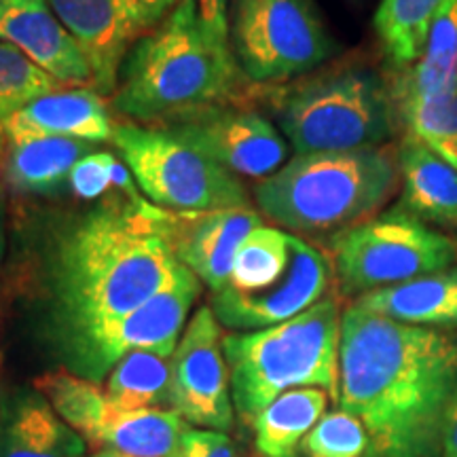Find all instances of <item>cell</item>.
I'll list each match as a JSON object with an SVG mask.
<instances>
[{
  "mask_svg": "<svg viewBox=\"0 0 457 457\" xmlns=\"http://www.w3.org/2000/svg\"><path fill=\"white\" fill-rule=\"evenodd\" d=\"M457 392V335L367 312L341 313L337 403L362 421L370 457H438Z\"/></svg>",
  "mask_w": 457,
  "mask_h": 457,
  "instance_id": "cell-1",
  "label": "cell"
},
{
  "mask_svg": "<svg viewBox=\"0 0 457 457\" xmlns=\"http://www.w3.org/2000/svg\"><path fill=\"white\" fill-rule=\"evenodd\" d=\"M187 267L155 222V205H100L51 244L47 328L60 356L163 293Z\"/></svg>",
  "mask_w": 457,
  "mask_h": 457,
  "instance_id": "cell-2",
  "label": "cell"
},
{
  "mask_svg": "<svg viewBox=\"0 0 457 457\" xmlns=\"http://www.w3.org/2000/svg\"><path fill=\"white\" fill-rule=\"evenodd\" d=\"M231 45L199 24L195 0H179L163 24L131 45L114 89V111L136 123H170L219 106L242 77Z\"/></svg>",
  "mask_w": 457,
  "mask_h": 457,
  "instance_id": "cell-3",
  "label": "cell"
},
{
  "mask_svg": "<svg viewBox=\"0 0 457 457\" xmlns=\"http://www.w3.org/2000/svg\"><path fill=\"white\" fill-rule=\"evenodd\" d=\"M400 182L392 146L295 155L270 179L259 180L261 214L293 236H339L373 219Z\"/></svg>",
  "mask_w": 457,
  "mask_h": 457,
  "instance_id": "cell-4",
  "label": "cell"
},
{
  "mask_svg": "<svg viewBox=\"0 0 457 457\" xmlns=\"http://www.w3.org/2000/svg\"><path fill=\"white\" fill-rule=\"evenodd\" d=\"M270 100L296 155L387 146L403 128L394 81L362 62L305 74Z\"/></svg>",
  "mask_w": 457,
  "mask_h": 457,
  "instance_id": "cell-5",
  "label": "cell"
},
{
  "mask_svg": "<svg viewBox=\"0 0 457 457\" xmlns=\"http://www.w3.org/2000/svg\"><path fill=\"white\" fill-rule=\"evenodd\" d=\"M339 339L341 310L335 296H324L276 327L222 337L239 420L253 426L262 409L296 387H320L337 400Z\"/></svg>",
  "mask_w": 457,
  "mask_h": 457,
  "instance_id": "cell-6",
  "label": "cell"
},
{
  "mask_svg": "<svg viewBox=\"0 0 457 457\" xmlns=\"http://www.w3.org/2000/svg\"><path fill=\"white\" fill-rule=\"evenodd\" d=\"M330 253L341 293L358 299L457 265V237L394 205L330 237Z\"/></svg>",
  "mask_w": 457,
  "mask_h": 457,
  "instance_id": "cell-7",
  "label": "cell"
},
{
  "mask_svg": "<svg viewBox=\"0 0 457 457\" xmlns=\"http://www.w3.org/2000/svg\"><path fill=\"white\" fill-rule=\"evenodd\" d=\"M111 140L155 208L188 214L250 205L239 176L165 128L119 123Z\"/></svg>",
  "mask_w": 457,
  "mask_h": 457,
  "instance_id": "cell-8",
  "label": "cell"
},
{
  "mask_svg": "<svg viewBox=\"0 0 457 457\" xmlns=\"http://www.w3.org/2000/svg\"><path fill=\"white\" fill-rule=\"evenodd\" d=\"M231 47L254 83H290L339 51L316 0H236Z\"/></svg>",
  "mask_w": 457,
  "mask_h": 457,
  "instance_id": "cell-9",
  "label": "cell"
},
{
  "mask_svg": "<svg viewBox=\"0 0 457 457\" xmlns=\"http://www.w3.org/2000/svg\"><path fill=\"white\" fill-rule=\"evenodd\" d=\"M199 290L202 282L185 270L163 293L153 296L112 327H106L68 350L62 356L66 369L83 379L100 384L129 352L153 350L171 356Z\"/></svg>",
  "mask_w": 457,
  "mask_h": 457,
  "instance_id": "cell-10",
  "label": "cell"
},
{
  "mask_svg": "<svg viewBox=\"0 0 457 457\" xmlns=\"http://www.w3.org/2000/svg\"><path fill=\"white\" fill-rule=\"evenodd\" d=\"M222 337V327L210 305L199 307L171 353L170 409L193 428L228 432L236 409Z\"/></svg>",
  "mask_w": 457,
  "mask_h": 457,
  "instance_id": "cell-11",
  "label": "cell"
},
{
  "mask_svg": "<svg viewBox=\"0 0 457 457\" xmlns=\"http://www.w3.org/2000/svg\"><path fill=\"white\" fill-rule=\"evenodd\" d=\"M165 129L191 142L236 176L265 180L288 157V140L270 119L248 108L208 106L165 123Z\"/></svg>",
  "mask_w": 457,
  "mask_h": 457,
  "instance_id": "cell-12",
  "label": "cell"
},
{
  "mask_svg": "<svg viewBox=\"0 0 457 457\" xmlns=\"http://www.w3.org/2000/svg\"><path fill=\"white\" fill-rule=\"evenodd\" d=\"M333 262L322 250L299 236H293V256L288 270L278 282L256 293H236L222 288L212 295V305L220 327L231 333H250L293 320L327 296Z\"/></svg>",
  "mask_w": 457,
  "mask_h": 457,
  "instance_id": "cell-13",
  "label": "cell"
},
{
  "mask_svg": "<svg viewBox=\"0 0 457 457\" xmlns=\"http://www.w3.org/2000/svg\"><path fill=\"white\" fill-rule=\"evenodd\" d=\"M155 222L176 259L214 295L227 286L239 245L262 219L250 205L188 214L155 208Z\"/></svg>",
  "mask_w": 457,
  "mask_h": 457,
  "instance_id": "cell-14",
  "label": "cell"
},
{
  "mask_svg": "<svg viewBox=\"0 0 457 457\" xmlns=\"http://www.w3.org/2000/svg\"><path fill=\"white\" fill-rule=\"evenodd\" d=\"M87 57L94 89L106 96L117 89L129 45L142 32L136 0H47Z\"/></svg>",
  "mask_w": 457,
  "mask_h": 457,
  "instance_id": "cell-15",
  "label": "cell"
},
{
  "mask_svg": "<svg viewBox=\"0 0 457 457\" xmlns=\"http://www.w3.org/2000/svg\"><path fill=\"white\" fill-rule=\"evenodd\" d=\"M0 41L26 54L62 87H94L87 57L47 0H0Z\"/></svg>",
  "mask_w": 457,
  "mask_h": 457,
  "instance_id": "cell-16",
  "label": "cell"
},
{
  "mask_svg": "<svg viewBox=\"0 0 457 457\" xmlns=\"http://www.w3.org/2000/svg\"><path fill=\"white\" fill-rule=\"evenodd\" d=\"M111 117L102 94L89 87L57 89L34 100L0 123L4 138H68L106 142L112 138Z\"/></svg>",
  "mask_w": 457,
  "mask_h": 457,
  "instance_id": "cell-17",
  "label": "cell"
},
{
  "mask_svg": "<svg viewBox=\"0 0 457 457\" xmlns=\"http://www.w3.org/2000/svg\"><path fill=\"white\" fill-rule=\"evenodd\" d=\"M87 441L55 413L38 390L0 400V457H85Z\"/></svg>",
  "mask_w": 457,
  "mask_h": 457,
  "instance_id": "cell-18",
  "label": "cell"
},
{
  "mask_svg": "<svg viewBox=\"0 0 457 457\" xmlns=\"http://www.w3.org/2000/svg\"><path fill=\"white\" fill-rule=\"evenodd\" d=\"M400 193L398 205L426 225L457 231V170L434 148L404 134L396 148Z\"/></svg>",
  "mask_w": 457,
  "mask_h": 457,
  "instance_id": "cell-19",
  "label": "cell"
},
{
  "mask_svg": "<svg viewBox=\"0 0 457 457\" xmlns=\"http://www.w3.org/2000/svg\"><path fill=\"white\" fill-rule=\"evenodd\" d=\"M362 310L413 327L457 328V265L353 299Z\"/></svg>",
  "mask_w": 457,
  "mask_h": 457,
  "instance_id": "cell-20",
  "label": "cell"
},
{
  "mask_svg": "<svg viewBox=\"0 0 457 457\" xmlns=\"http://www.w3.org/2000/svg\"><path fill=\"white\" fill-rule=\"evenodd\" d=\"M91 153L89 142L68 138H11L4 179L15 191L57 195L71 188V171Z\"/></svg>",
  "mask_w": 457,
  "mask_h": 457,
  "instance_id": "cell-21",
  "label": "cell"
},
{
  "mask_svg": "<svg viewBox=\"0 0 457 457\" xmlns=\"http://www.w3.org/2000/svg\"><path fill=\"white\" fill-rule=\"evenodd\" d=\"M330 394L320 387L284 392L253 421L254 447L261 457H296L312 428L327 415Z\"/></svg>",
  "mask_w": 457,
  "mask_h": 457,
  "instance_id": "cell-22",
  "label": "cell"
},
{
  "mask_svg": "<svg viewBox=\"0 0 457 457\" xmlns=\"http://www.w3.org/2000/svg\"><path fill=\"white\" fill-rule=\"evenodd\" d=\"M188 428L193 426L174 409H114L98 449H114L128 457H176Z\"/></svg>",
  "mask_w": 457,
  "mask_h": 457,
  "instance_id": "cell-23",
  "label": "cell"
},
{
  "mask_svg": "<svg viewBox=\"0 0 457 457\" xmlns=\"http://www.w3.org/2000/svg\"><path fill=\"white\" fill-rule=\"evenodd\" d=\"M449 0H381L375 34L394 71H407L424 54L428 37Z\"/></svg>",
  "mask_w": 457,
  "mask_h": 457,
  "instance_id": "cell-24",
  "label": "cell"
},
{
  "mask_svg": "<svg viewBox=\"0 0 457 457\" xmlns=\"http://www.w3.org/2000/svg\"><path fill=\"white\" fill-rule=\"evenodd\" d=\"M171 356L153 352H129L106 377L104 394L117 411L170 407Z\"/></svg>",
  "mask_w": 457,
  "mask_h": 457,
  "instance_id": "cell-25",
  "label": "cell"
},
{
  "mask_svg": "<svg viewBox=\"0 0 457 457\" xmlns=\"http://www.w3.org/2000/svg\"><path fill=\"white\" fill-rule=\"evenodd\" d=\"M34 390L41 392L55 413L81 434L91 447H98L102 430L114 413V407L98 384L71 370H54L38 377Z\"/></svg>",
  "mask_w": 457,
  "mask_h": 457,
  "instance_id": "cell-26",
  "label": "cell"
},
{
  "mask_svg": "<svg viewBox=\"0 0 457 457\" xmlns=\"http://www.w3.org/2000/svg\"><path fill=\"white\" fill-rule=\"evenodd\" d=\"M293 256V233L278 227H256L239 245L225 288L256 293L284 276Z\"/></svg>",
  "mask_w": 457,
  "mask_h": 457,
  "instance_id": "cell-27",
  "label": "cell"
},
{
  "mask_svg": "<svg viewBox=\"0 0 457 457\" xmlns=\"http://www.w3.org/2000/svg\"><path fill=\"white\" fill-rule=\"evenodd\" d=\"M62 85L13 45L0 41V123Z\"/></svg>",
  "mask_w": 457,
  "mask_h": 457,
  "instance_id": "cell-28",
  "label": "cell"
},
{
  "mask_svg": "<svg viewBox=\"0 0 457 457\" xmlns=\"http://www.w3.org/2000/svg\"><path fill=\"white\" fill-rule=\"evenodd\" d=\"M301 449L307 457H370V436L358 417L339 409L312 428Z\"/></svg>",
  "mask_w": 457,
  "mask_h": 457,
  "instance_id": "cell-29",
  "label": "cell"
},
{
  "mask_svg": "<svg viewBox=\"0 0 457 457\" xmlns=\"http://www.w3.org/2000/svg\"><path fill=\"white\" fill-rule=\"evenodd\" d=\"M400 123L428 146L457 138V89L434 98H396Z\"/></svg>",
  "mask_w": 457,
  "mask_h": 457,
  "instance_id": "cell-30",
  "label": "cell"
},
{
  "mask_svg": "<svg viewBox=\"0 0 457 457\" xmlns=\"http://www.w3.org/2000/svg\"><path fill=\"white\" fill-rule=\"evenodd\" d=\"M112 155L108 153H89L71 171V188L83 199L104 195L111 185Z\"/></svg>",
  "mask_w": 457,
  "mask_h": 457,
  "instance_id": "cell-31",
  "label": "cell"
},
{
  "mask_svg": "<svg viewBox=\"0 0 457 457\" xmlns=\"http://www.w3.org/2000/svg\"><path fill=\"white\" fill-rule=\"evenodd\" d=\"M176 457H242L227 432L188 428L182 436Z\"/></svg>",
  "mask_w": 457,
  "mask_h": 457,
  "instance_id": "cell-32",
  "label": "cell"
},
{
  "mask_svg": "<svg viewBox=\"0 0 457 457\" xmlns=\"http://www.w3.org/2000/svg\"><path fill=\"white\" fill-rule=\"evenodd\" d=\"M199 24L214 41L231 45V24H228V0H195Z\"/></svg>",
  "mask_w": 457,
  "mask_h": 457,
  "instance_id": "cell-33",
  "label": "cell"
},
{
  "mask_svg": "<svg viewBox=\"0 0 457 457\" xmlns=\"http://www.w3.org/2000/svg\"><path fill=\"white\" fill-rule=\"evenodd\" d=\"M176 4H179V0H136L142 32L163 24L165 17L174 11Z\"/></svg>",
  "mask_w": 457,
  "mask_h": 457,
  "instance_id": "cell-34",
  "label": "cell"
},
{
  "mask_svg": "<svg viewBox=\"0 0 457 457\" xmlns=\"http://www.w3.org/2000/svg\"><path fill=\"white\" fill-rule=\"evenodd\" d=\"M441 457H457V392L451 400L447 420H445Z\"/></svg>",
  "mask_w": 457,
  "mask_h": 457,
  "instance_id": "cell-35",
  "label": "cell"
},
{
  "mask_svg": "<svg viewBox=\"0 0 457 457\" xmlns=\"http://www.w3.org/2000/svg\"><path fill=\"white\" fill-rule=\"evenodd\" d=\"M430 148H434V151H436L438 155L445 159V162L451 163L457 170V138L441 142V145H434Z\"/></svg>",
  "mask_w": 457,
  "mask_h": 457,
  "instance_id": "cell-36",
  "label": "cell"
},
{
  "mask_svg": "<svg viewBox=\"0 0 457 457\" xmlns=\"http://www.w3.org/2000/svg\"><path fill=\"white\" fill-rule=\"evenodd\" d=\"M4 250H7V233H4V219L0 214V267H3Z\"/></svg>",
  "mask_w": 457,
  "mask_h": 457,
  "instance_id": "cell-37",
  "label": "cell"
},
{
  "mask_svg": "<svg viewBox=\"0 0 457 457\" xmlns=\"http://www.w3.org/2000/svg\"><path fill=\"white\" fill-rule=\"evenodd\" d=\"M89 457H128V455L119 453V451H114V449H98V451H94Z\"/></svg>",
  "mask_w": 457,
  "mask_h": 457,
  "instance_id": "cell-38",
  "label": "cell"
}]
</instances>
